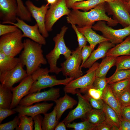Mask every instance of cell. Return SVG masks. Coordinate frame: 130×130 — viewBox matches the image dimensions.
Wrapping results in <instances>:
<instances>
[{"instance_id":"6da1fadb","label":"cell","mask_w":130,"mask_h":130,"mask_svg":"<svg viewBox=\"0 0 130 130\" xmlns=\"http://www.w3.org/2000/svg\"><path fill=\"white\" fill-rule=\"evenodd\" d=\"M104 3L99 4L89 11L83 12L72 9L66 17L68 23L71 25L77 24L79 27H92L95 22L103 21L111 27L116 26L118 23L117 22L106 14Z\"/></svg>"},{"instance_id":"7a4b0ae2","label":"cell","mask_w":130,"mask_h":130,"mask_svg":"<svg viewBox=\"0 0 130 130\" xmlns=\"http://www.w3.org/2000/svg\"><path fill=\"white\" fill-rule=\"evenodd\" d=\"M23 42V49L19 58L20 62L26 66L28 75H31L47 61L43 54L42 45L29 39H25Z\"/></svg>"},{"instance_id":"3957f363","label":"cell","mask_w":130,"mask_h":130,"mask_svg":"<svg viewBox=\"0 0 130 130\" xmlns=\"http://www.w3.org/2000/svg\"><path fill=\"white\" fill-rule=\"evenodd\" d=\"M68 27L65 26H63L60 33L53 37L54 47L46 55V58L49 65V72L51 73L58 74L61 72V68L57 66V61L60 55H63L66 59L72 54V51L66 46L64 39V35Z\"/></svg>"},{"instance_id":"277c9868","label":"cell","mask_w":130,"mask_h":130,"mask_svg":"<svg viewBox=\"0 0 130 130\" xmlns=\"http://www.w3.org/2000/svg\"><path fill=\"white\" fill-rule=\"evenodd\" d=\"M49 70L47 68L39 67L31 75L33 82L28 94L56 85H65L74 79L71 77H66L64 79H57L55 76L49 75Z\"/></svg>"},{"instance_id":"5b68a950","label":"cell","mask_w":130,"mask_h":130,"mask_svg":"<svg viewBox=\"0 0 130 130\" xmlns=\"http://www.w3.org/2000/svg\"><path fill=\"white\" fill-rule=\"evenodd\" d=\"M0 36V51L6 55L15 57L23 49L22 33L19 29Z\"/></svg>"},{"instance_id":"8992f818","label":"cell","mask_w":130,"mask_h":130,"mask_svg":"<svg viewBox=\"0 0 130 130\" xmlns=\"http://www.w3.org/2000/svg\"><path fill=\"white\" fill-rule=\"evenodd\" d=\"M99 64L95 62L86 72L85 74L73 80L65 85L63 88L65 93L75 95L77 90L81 93L86 92L92 87L96 77V70Z\"/></svg>"},{"instance_id":"52a82bcc","label":"cell","mask_w":130,"mask_h":130,"mask_svg":"<svg viewBox=\"0 0 130 130\" xmlns=\"http://www.w3.org/2000/svg\"><path fill=\"white\" fill-rule=\"evenodd\" d=\"M106 23L104 21H99L92 26V28L95 30L100 32L103 36L115 45L121 43L125 37L130 35V25L123 28L116 29Z\"/></svg>"},{"instance_id":"ba28073f","label":"cell","mask_w":130,"mask_h":130,"mask_svg":"<svg viewBox=\"0 0 130 130\" xmlns=\"http://www.w3.org/2000/svg\"><path fill=\"white\" fill-rule=\"evenodd\" d=\"M82 49L78 47L72 51L71 56L61 64V72L63 75L74 79L82 76L80 66L82 62Z\"/></svg>"},{"instance_id":"9c48e42d","label":"cell","mask_w":130,"mask_h":130,"mask_svg":"<svg viewBox=\"0 0 130 130\" xmlns=\"http://www.w3.org/2000/svg\"><path fill=\"white\" fill-rule=\"evenodd\" d=\"M71 11L67 6L65 0H57L55 3L51 5L45 17V26L47 31H51L56 21L63 16L68 15Z\"/></svg>"},{"instance_id":"30bf717a","label":"cell","mask_w":130,"mask_h":130,"mask_svg":"<svg viewBox=\"0 0 130 130\" xmlns=\"http://www.w3.org/2000/svg\"><path fill=\"white\" fill-rule=\"evenodd\" d=\"M106 11L113 16V19L125 27L130 25V14L122 0L107 3Z\"/></svg>"},{"instance_id":"8fae6325","label":"cell","mask_w":130,"mask_h":130,"mask_svg":"<svg viewBox=\"0 0 130 130\" xmlns=\"http://www.w3.org/2000/svg\"><path fill=\"white\" fill-rule=\"evenodd\" d=\"M60 91L59 88L52 87L43 92L39 91L29 94L21 100L19 104L20 106H28L42 101H54L59 97Z\"/></svg>"},{"instance_id":"7c38bea8","label":"cell","mask_w":130,"mask_h":130,"mask_svg":"<svg viewBox=\"0 0 130 130\" xmlns=\"http://www.w3.org/2000/svg\"><path fill=\"white\" fill-rule=\"evenodd\" d=\"M24 66L20 62L13 69L0 74V81L4 87L10 89L15 84L21 82L27 74Z\"/></svg>"},{"instance_id":"4fadbf2b","label":"cell","mask_w":130,"mask_h":130,"mask_svg":"<svg viewBox=\"0 0 130 130\" xmlns=\"http://www.w3.org/2000/svg\"><path fill=\"white\" fill-rule=\"evenodd\" d=\"M78 100L77 107L69 113L62 121L66 124L77 119H85L87 114L92 109L89 101L84 96H82L78 90H76Z\"/></svg>"},{"instance_id":"5bb4252c","label":"cell","mask_w":130,"mask_h":130,"mask_svg":"<svg viewBox=\"0 0 130 130\" xmlns=\"http://www.w3.org/2000/svg\"><path fill=\"white\" fill-rule=\"evenodd\" d=\"M25 4L32 16L35 19L38 25L40 33L44 38H47L49 34L45 27V20L47 10L49 7L48 5H43L38 7L29 0L26 1Z\"/></svg>"},{"instance_id":"9a60e30c","label":"cell","mask_w":130,"mask_h":130,"mask_svg":"<svg viewBox=\"0 0 130 130\" xmlns=\"http://www.w3.org/2000/svg\"><path fill=\"white\" fill-rule=\"evenodd\" d=\"M16 20V22L10 23L9 24L15 25L20 29L22 32L23 38H28L42 45L46 44L45 38L40 33L36 23L33 26L29 25L18 17Z\"/></svg>"},{"instance_id":"2e32d148","label":"cell","mask_w":130,"mask_h":130,"mask_svg":"<svg viewBox=\"0 0 130 130\" xmlns=\"http://www.w3.org/2000/svg\"><path fill=\"white\" fill-rule=\"evenodd\" d=\"M18 11L17 0H0V19L2 24L16 22Z\"/></svg>"},{"instance_id":"e0dca14e","label":"cell","mask_w":130,"mask_h":130,"mask_svg":"<svg viewBox=\"0 0 130 130\" xmlns=\"http://www.w3.org/2000/svg\"><path fill=\"white\" fill-rule=\"evenodd\" d=\"M33 82L31 75H28L18 85L11 89L13 98L10 109H13L17 106L23 98L28 94Z\"/></svg>"},{"instance_id":"ac0fdd59","label":"cell","mask_w":130,"mask_h":130,"mask_svg":"<svg viewBox=\"0 0 130 130\" xmlns=\"http://www.w3.org/2000/svg\"><path fill=\"white\" fill-rule=\"evenodd\" d=\"M53 105V103H43L36 104L33 105L20 106L18 105L13 109L18 113L20 117L23 115L30 116L33 117L40 114H44L47 113Z\"/></svg>"},{"instance_id":"d6986e66","label":"cell","mask_w":130,"mask_h":130,"mask_svg":"<svg viewBox=\"0 0 130 130\" xmlns=\"http://www.w3.org/2000/svg\"><path fill=\"white\" fill-rule=\"evenodd\" d=\"M115 46V44L109 41L103 42L99 44L97 48L92 52L83 65L82 68H90L97 60L105 57L108 51Z\"/></svg>"},{"instance_id":"ffe728a7","label":"cell","mask_w":130,"mask_h":130,"mask_svg":"<svg viewBox=\"0 0 130 130\" xmlns=\"http://www.w3.org/2000/svg\"><path fill=\"white\" fill-rule=\"evenodd\" d=\"M101 98L104 102L113 109L121 120L122 107L118 100L114 95L110 85L108 84L103 91Z\"/></svg>"},{"instance_id":"44dd1931","label":"cell","mask_w":130,"mask_h":130,"mask_svg":"<svg viewBox=\"0 0 130 130\" xmlns=\"http://www.w3.org/2000/svg\"><path fill=\"white\" fill-rule=\"evenodd\" d=\"M56 103L57 119L59 121L64 112L68 109H71L77 104L73 98L65 93L63 97L54 101Z\"/></svg>"},{"instance_id":"7402d4cb","label":"cell","mask_w":130,"mask_h":130,"mask_svg":"<svg viewBox=\"0 0 130 130\" xmlns=\"http://www.w3.org/2000/svg\"><path fill=\"white\" fill-rule=\"evenodd\" d=\"M77 27L78 30L84 36L90 46L93 49L98 44L103 42L109 41L108 39L96 33L92 29L91 27Z\"/></svg>"},{"instance_id":"603a6c76","label":"cell","mask_w":130,"mask_h":130,"mask_svg":"<svg viewBox=\"0 0 130 130\" xmlns=\"http://www.w3.org/2000/svg\"><path fill=\"white\" fill-rule=\"evenodd\" d=\"M129 55H130V35L121 43L109 49L106 53V56L117 57Z\"/></svg>"},{"instance_id":"cb8c5ba5","label":"cell","mask_w":130,"mask_h":130,"mask_svg":"<svg viewBox=\"0 0 130 130\" xmlns=\"http://www.w3.org/2000/svg\"><path fill=\"white\" fill-rule=\"evenodd\" d=\"M20 62L19 57L9 56L0 51V74L13 69Z\"/></svg>"},{"instance_id":"d4e9b609","label":"cell","mask_w":130,"mask_h":130,"mask_svg":"<svg viewBox=\"0 0 130 130\" xmlns=\"http://www.w3.org/2000/svg\"><path fill=\"white\" fill-rule=\"evenodd\" d=\"M117 57L106 56L99 64L95 71L96 77L106 76L110 68L115 65Z\"/></svg>"},{"instance_id":"484cf974","label":"cell","mask_w":130,"mask_h":130,"mask_svg":"<svg viewBox=\"0 0 130 130\" xmlns=\"http://www.w3.org/2000/svg\"><path fill=\"white\" fill-rule=\"evenodd\" d=\"M42 124V129L43 130H53L59 123L57 119V110L55 106L51 112L44 114Z\"/></svg>"},{"instance_id":"4316f807","label":"cell","mask_w":130,"mask_h":130,"mask_svg":"<svg viewBox=\"0 0 130 130\" xmlns=\"http://www.w3.org/2000/svg\"><path fill=\"white\" fill-rule=\"evenodd\" d=\"M103 110L106 116L105 121L116 128L117 130H119L121 120L116 112L104 103Z\"/></svg>"},{"instance_id":"83f0119b","label":"cell","mask_w":130,"mask_h":130,"mask_svg":"<svg viewBox=\"0 0 130 130\" xmlns=\"http://www.w3.org/2000/svg\"><path fill=\"white\" fill-rule=\"evenodd\" d=\"M106 119L105 114L103 110L93 108L87 114L85 120L96 126L105 121Z\"/></svg>"},{"instance_id":"f1b7e54d","label":"cell","mask_w":130,"mask_h":130,"mask_svg":"<svg viewBox=\"0 0 130 130\" xmlns=\"http://www.w3.org/2000/svg\"><path fill=\"white\" fill-rule=\"evenodd\" d=\"M13 98L12 92L10 89L0 84V107L10 109Z\"/></svg>"},{"instance_id":"f546056e","label":"cell","mask_w":130,"mask_h":130,"mask_svg":"<svg viewBox=\"0 0 130 130\" xmlns=\"http://www.w3.org/2000/svg\"><path fill=\"white\" fill-rule=\"evenodd\" d=\"M105 2L104 0H88L77 2L74 4L72 8L73 9L81 10L88 11L101 3Z\"/></svg>"},{"instance_id":"4dcf8cb0","label":"cell","mask_w":130,"mask_h":130,"mask_svg":"<svg viewBox=\"0 0 130 130\" xmlns=\"http://www.w3.org/2000/svg\"><path fill=\"white\" fill-rule=\"evenodd\" d=\"M114 95L117 98L124 91L130 87V78L109 84Z\"/></svg>"},{"instance_id":"1f68e13d","label":"cell","mask_w":130,"mask_h":130,"mask_svg":"<svg viewBox=\"0 0 130 130\" xmlns=\"http://www.w3.org/2000/svg\"><path fill=\"white\" fill-rule=\"evenodd\" d=\"M130 78V69L116 70L110 77L107 78L108 84L116 82Z\"/></svg>"},{"instance_id":"d6a6232c","label":"cell","mask_w":130,"mask_h":130,"mask_svg":"<svg viewBox=\"0 0 130 130\" xmlns=\"http://www.w3.org/2000/svg\"><path fill=\"white\" fill-rule=\"evenodd\" d=\"M66 126L68 128H73L75 130H95L96 126L86 119L78 123H69L67 124Z\"/></svg>"},{"instance_id":"836d02e7","label":"cell","mask_w":130,"mask_h":130,"mask_svg":"<svg viewBox=\"0 0 130 130\" xmlns=\"http://www.w3.org/2000/svg\"><path fill=\"white\" fill-rule=\"evenodd\" d=\"M19 124L15 129L16 130H32L34 124L33 118L28 117L26 115H23L19 117Z\"/></svg>"},{"instance_id":"e575fe53","label":"cell","mask_w":130,"mask_h":130,"mask_svg":"<svg viewBox=\"0 0 130 130\" xmlns=\"http://www.w3.org/2000/svg\"><path fill=\"white\" fill-rule=\"evenodd\" d=\"M115 65L116 70L130 69V55L117 57Z\"/></svg>"},{"instance_id":"d590c367","label":"cell","mask_w":130,"mask_h":130,"mask_svg":"<svg viewBox=\"0 0 130 130\" xmlns=\"http://www.w3.org/2000/svg\"><path fill=\"white\" fill-rule=\"evenodd\" d=\"M117 99L121 107L130 106V87L123 91Z\"/></svg>"},{"instance_id":"8d00e7d4","label":"cell","mask_w":130,"mask_h":130,"mask_svg":"<svg viewBox=\"0 0 130 130\" xmlns=\"http://www.w3.org/2000/svg\"><path fill=\"white\" fill-rule=\"evenodd\" d=\"M106 77H96L91 87L99 90L103 92L108 84Z\"/></svg>"},{"instance_id":"74e56055","label":"cell","mask_w":130,"mask_h":130,"mask_svg":"<svg viewBox=\"0 0 130 130\" xmlns=\"http://www.w3.org/2000/svg\"><path fill=\"white\" fill-rule=\"evenodd\" d=\"M20 122V117L18 116H16L13 120L0 124V130H13L18 127Z\"/></svg>"},{"instance_id":"f35d334b","label":"cell","mask_w":130,"mask_h":130,"mask_svg":"<svg viewBox=\"0 0 130 130\" xmlns=\"http://www.w3.org/2000/svg\"><path fill=\"white\" fill-rule=\"evenodd\" d=\"M84 96L87 99L93 108L103 110L104 102L101 98L95 99L86 94Z\"/></svg>"},{"instance_id":"ab89813d","label":"cell","mask_w":130,"mask_h":130,"mask_svg":"<svg viewBox=\"0 0 130 130\" xmlns=\"http://www.w3.org/2000/svg\"><path fill=\"white\" fill-rule=\"evenodd\" d=\"M71 25L72 27L75 31L77 36L78 45V47L80 49H82L84 46L86 45L87 40L84 35L78 30L77 27L75 25Z\"/></svg>"},{"instance_id":"60d3db41","label":"cell","mask_w":130,"mask_h":130,"mask_svg":"<svg viewBox=\"0 0 130 130\" xmlns=\"http://www.w3.org/2000/svg\"><path fill=\"white\" fill-rule=\"evenodd\" d=\"M93 50L90 46L86 45L82 48L81 52L82 62L80 66L81 69L83 65L90 56Z\"/></svg>"},{"instance_id":"b9f144b4","label":"cell","mask_w":130,"mask_h":130,"mask_svg":"<svg viewBox=\"0 0 130 130\" xmlns=\"http://www.w3.org/2000/svg\"><path fill=\"white\" fill-rule=\"evenodd\" d=\"M18 29L17 27L14 25H8L0 24V36L14 32Z\"/></svg>"},{"instance_id":"7bdbcfd3","label":"cell","mask_w":130,"mask_h":130,"mask_svg":"<svg viewBox=\"0 0 130 130\" xmlns=\"http://www.w3.org/2000/svg\"><path fill=\"white\" fill-rule=\"evenodd\" d=\"M18 5V16L21 17L27 16L29 12L26 6L24 4L22 0H17Z\"/></svg>"},{"instance_id":"ee69618b","label":"cell","mask_w":130,"mask_h":130,"mask_svg":"<svg viewBox=\"0 0 130 130\" xmlns=\"http://www.w3.org/2000/svg\"><path fill=\"white\" fill-rule=\"evenodd\" d=\"M16 113L13 109H6L0 107V123L1 124L2 121L7 117Z\"/></svg>"},{"instance_id":"f6af8a7d","label":"cell","mask_w":130,"mask_h":130,"mask_svg":"<svg viewBox=\"0 0 130 130\" xmlns=\"http://www.w3.org/2000/svg\"><path fill=\"white\" fill-rule=\"evenodd\" d=\"M86 94L95 99L101 98L103 92L100 90L91 87L87 91Z\"/></svg>"},{"instance_id":"bcb514c9","label":"cell","mask_w":130,"mask_h":130,"mask_svg":"<svg viewBox=\"0 0 130 130\" xmlns=\"http://www.w3.org/2000/svg\"><path fill=\"white\" fill-rule=\"evenodd\" d=\"M34 124V130H42V124L43 117L40 114L36 115L33 117Z\"/></svg>"},{"instance_id":"7dc6e473","label":"cell","mask_w":130,"mask_h":130,"mask_svg":"<svg viewBox=\"0 0 130 130\" xmlns=\"http://www.w3.org/2000/svg\"><path fill=\"white\" fill-rule=\"evenodd\" d=\"M95 130H117V129L105 120L96 125Z\"/></svg>"},{"instance_id":"c3c4849f","label":"cell","mask_w":130,"mask_h":130,"mask_svg":"<svg viewBox=\"0 0 130 130\" xmlns=\"http://www.w3.org/2000/svg\"><path fill=\"white\" fill-rule=\"evenodd\" d=\"M121 116L122 118L130 121V106L122 107Z\"/></svg>"},{"instance_id":"681fc988","label":"cell","mask_w":130,"mask_h":130,"mask_svg":"<svg viewBox=\"0 0 130 130\" xmlns=\"http://www.w3.org/2000/svg\"><path fill=\"white\" fill-rule=\"evenodd\" d=\"M119 130H130V121L122 118Z\"/></svg>"},{"instance_id":"f907efd6","label":"cell","mask_w":130,"mask_h":130,"mask_svg":"<svg viewBox=\"0 0 130 130\" xmlns=\"http://www.w3.org/2000/svg\"><path fill=\"white\" fill-rule=\"evenodd\" d=\"M66 126L65 124L62 121L58 123L56 127L55 130H66Z\"/></svg>"},{"instance_id":"816d5d0a","label":"cell","mask_w":130,"mask_h":130,"mask_svg":"<svg viewBox=\"0 0 130 130\" xmlns=\"http://www.w3.org/2000/svg\"><path fill=\"white\" fill-rule=\"evenodd\" d=\"M84 0H65L66 6L69 8H72L75 3L82 1Z\"/></svg>"},{"instance_id":"f5cc1de1","label":"cell","mask_w":130,"mask_h":130,"mask_svg":"<svg viewBox=\"0 0 130 130\" xmlns=\"http://www.w3.org/2000/svg\"><path fill=\"white\" fill-rule=\"evenodd\" d=\"M124 2L129 13L130 14V0L127 2Z\"/></svg>"},{"instance_id":"db71d44e","label":"cell","mask_w":130,"mask_h":130,"mask_svg":"<svg viewBox=\"0 0 130 130\" xmlns=\"http://www.w3.org/2000/svg\"><path fill=\"white\" fill-rule=\"evenodd\" d=\"M47 2L48 5L50 4L51 5L55 3L57 1V0H46Z\"/></svg>"},{"instance_id":"11a10c76","label":"cell","mask_w":130,"mask_h":130,"mask_svg":"<svg viewBox=\"0 0 130 130\" xmlns=\"http://www.w3.org/2000/svg\"><path fill=\"white\" fill-rule=\"evenodd\" d=\"M105 2L107 3L112 2L116 1L117 0H104Z\"/></svg>"},{"instance_id":"9f6ffc18","label":"cell","mask_w":130,"mask_h":130,"mask_svg":"<svg viewBox=\"0 0 130 130\" xmlns=\"http://www.w3.org/2000/svg\"><path fill=\"white\" fill-rule=\"evenodd\" d=\"M122 0L124 2H128L129 1H130V0Z\"/></svg>"},{"instance_id":"6f0895ef","label":"cell","mask_w":130,"mask_h":130,"mask_svg":"<svg viewBox=\"0 0 130 130\" xmlns=\"http://www.w3.org/2000/svg\"><path fill=\"white\" fill-rule=\"evenodd\" d=\"M35 0L36 1H38L39 0Z\"/></svg>"}]
</instances>
